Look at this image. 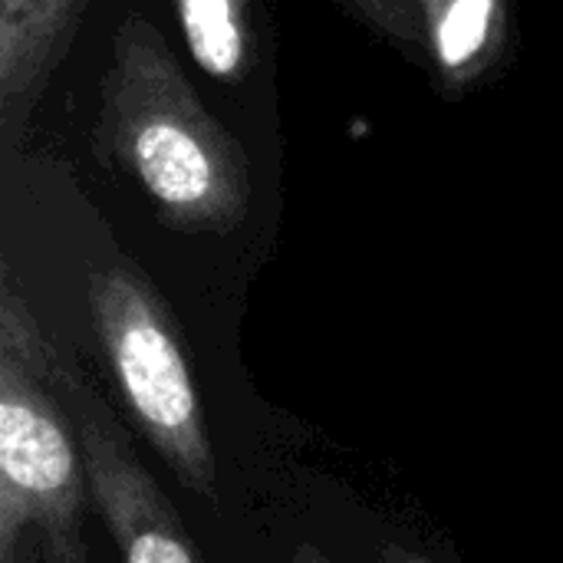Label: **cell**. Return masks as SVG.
<instances>
[{
  "label": "cell",
  "instance_id": "ba28073f",
  "mask_svg": "<svg viewBox=\"0 0 563 563\" xmlns=\"http://www.w3.org/2000/svg\"><path fill=\"white\" fill-rule=\"evenodd\" d=\"M369 23H376L386 36L419 49L429 46L426 20L416 0H350Z\"/></svg>",
  "mask_w": 563,
  "mask_h": 563
},
{
  "label": "cell",
  "instance_id": "3957f363",
  "mask_svg": "<svg viewBox=\"0 0 563 563\" xmlns=\"http://www.w3.org/2000/svg\"><path fill=\"white\" fill-rule=\"evenodd\" d=\"M89 313L132 426L181 488L214 501V445L165 300L132 267H102L89 277Z\"/></svg>",
  "mask_w": 563,
  "mask_h": 563
},
{
  "label": "cell",
  "instance_id": "8fae6325",
  "mask_svg": "<svg viewBox=\"0 0 563 563\" xmlns=\"http://www.w3.org/2000/svg\"><path fill=\"white\" fill-rule=\"evenodd\" d=\"M416 3H419V0H416Z\"/></svg>",
  "mask_w": 563,
  "mask_h": 563
},
{
  "label": "cell",
  "instance_id": "30bf717a",
  "mask_svg": "<svg viewBox=\"0 0 563 563\" xmlns=\"http://www.w3.org/2000/svg\"><path fill=\"white\" fill-rule=\"evenodd\" d=\"M287 563H333L320 548H313V544H300L294 554H290V561Z\"/></svg>",
  "mask_w": 563,
  "mask_h": 563
},
{
  "label": "cell",
  "instance_id": "8992f818",
  "mask_svg": "<svg viewBox=\"0 0 563 563\" xmlns=\"http://www.w3.org/2000/svg\"><path fill=\"white\" fill-rule=\"evenodd\" d=\"M429 49L455 86L478 79L505 40V0H419Z\"/></svg>",
  "mask_w": 563,
  "mask_h": 563
},
{
  "label": "cell",
  "instance_id": "52a82bcc",
  "mask_svg": "<svg viewBox=\"0 0 563 563\" xmlns=\"http://www.w3.org/2000/svg\"><path fill=\"white\" fill-rule=\"evenodd\" d=\"M188 53L218 79H238L247 69L251 16L247 0H172Z\"/></svg>",
  "mask_w": 563,
  "mask_h": 563
},
{
  "label": "cell",
  "instance_id": "7a4b0ae2",
  "mask_svg": "<svg viewBox=\"0 0 563 563\" xmlns=\"http://www.w3.org/2000/svg\"><path fill=\"white\" fill-rule=\"evenodd\" d=\"M59 353L7 284L0 294V563H92L89 478L56 376Z\"/></svg>",
  "mask_w": 563,
  "mask_h": 563
},
{
  "label": "cell",
  "instance_id": "277c9868",
  "mask_svg": "<svg viewBox=\"0 0 563 563\" xmlns=\"http://www.w3.org/2000/svg\"><path fill=\"white\" fill-rule=\"evenodd\" d=\"M59 389L69 406L92 505L125 563H201L175 505L132 449L99 393L59 356Z\"/></svg>",
  "mask_w": 563,
  "mask_h": 563
},
{
  "label": "cell",
  "instance_id": "5b68a950",
  "mask_svg": "<svg viewBox=\"0 0 563 563\" xmlns=\"http://www.w3.org/2000/svg\"><path fill=\"white\" fill-rule=\"evenodd\" d=\"M86 0H0V119L13 142L63 59Z\"/></svg>",
  "mask_w": 563,
  "mask_h": 563
},
{
  "label": "cell",
  "instance_id": "9c48e42d",
  "mask_svg": "<svg viewBox=\"0 0 563 563\" xmlns=\"http://www.w3.org/2000/svg\"><path fill=\"white\" fill-rule=\"evenodd\" d=\"M379 563H439V561H432V558H426V554H419V551H412V548H402V544H386V548H383V554H379Z\"/></svg>",
  "mask_w": 563,
  "mask_h": 563
},
{
  "label": "cell",
  "instance_id": "6da1fadb",
  "mask_svg": "<svg viewBox=\"0 0 563 563\" xmlns=\"http://www.w3.org/2000/svg\"><path fill=\"white\" fill-rule=\"evenodd\" d=\"M99 152L129 175L178 231L221 234L244 221V145L205 109L152 20L122 16L102 76Z\"/></svg>",
  "mask_w": 563,
  "mask_h": 563
}]
</instances>
